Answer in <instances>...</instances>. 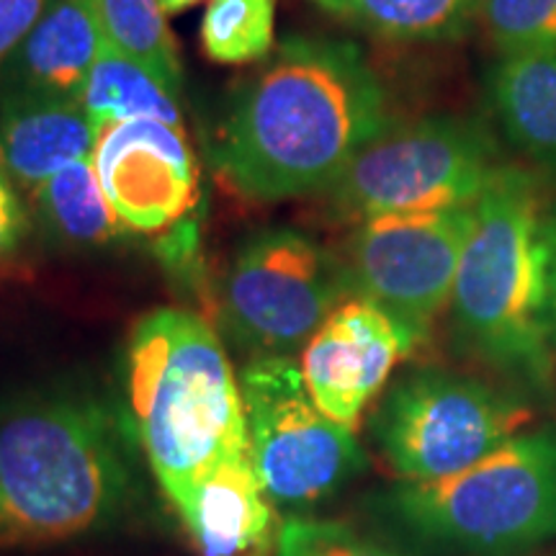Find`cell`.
I'll list each match as a JSON object with an SVG mask.
<instances>
[{"mask_svg":"<svg viewBox=\"0 0 556 556\" xmlns=\"http://www.w3.org/2000/svg\"><path fill=\"white\" fill-rule=\"evenodd\" d=\"M26 235V208L21 204L16 186L0 173V263L16 253Z\"/></svg>","mask_w":556,"mask_h":556,"instance_id":"cell-25","label":"cell"},{"mask_svg":"<svg viewBox=\"0 0 556 556\" xmlns=\"http://www.w3.org/2000/svg\"><path fill=\"white\" fill-rule=\"evenodd\" d=\"M546 212L536 173L507 163L477 199L448 302L456 336L471 356L539 392L552 387L556 351Z\"/></svg>","mask_w":556,"mask_h":556,"instance_id":"cell-3","label":"cell"},{"mask_svg":"<svg viewBox=\"0 0 556 556\" xmlns=\"http://www.w3.org/2000/svg\"><path fill=\"white\" fill-rule=\"evenodd\" d=\"M417 343L420 338L397 317L356 296L338 304L319 325L304 345L299 368L317 407L358 433L361 415Z\"/></svg>","mask_w":556,"mask_h":556,"instance_id":"cell-12","label":"cell"},{"mask_svg":"<svg viewBox=\"0 0 556 556\" xmlns=\"http://www.w3.org/2000/svg\"><path fill=\"white\" fill-rule=\"evenodd\" d=\"M101 41L90 0H47L29 37L9 62L11 96L80 101Z\"/></svg>","mask_w":556,"mask_h":556,"instance_id":"cell-14","label":"cell"},{"mask_svg":"<svg viewBox=\"0 0 556 556\" xmlns=\"http://www.w3.org/2000/svg\"><path fill=\"white\" fill-rule=\"evenodd\" d=\"M353 29L405 45L456 41L479 24L482 0H309Z\"/></svg>","mask_w":556,"mask_h":556,"instance_id":"cell-17","label":"cell"},{"mask_svg":"<svg viewBox=\"0 0 556 556\" xmlns=\"http://www.w3.org/2000/svg\"><path fill=\"white\" fill-rule=\"evenodd\" d=\"M37 212L54 235L78 245H99L127 232L109 206L93 155L75 160L34 191Z\"/></svg>","mask_w":556,"mask_h":556,"instance_id":"cell-19","label":"cell"},{"mask_svg":"<svg viewBox=\"0 0 556 556\" xmlns=\"http://www.w3.org/2000/svg\"><path fill=\"white\" fill-rule=\"evenodd\" d=\"M270 556H407L400 548L368 539L338 520L291 518L278 528Z\"/></svg>","mask_w":556,"mask_h":556,"instance_id":"cell-23","label":"cell"},{"mask_svg":"<svg viewBox=\"0 0 556 556\" xmlns=\"http://www.w3.org/2000/svg\"><path fill=\"white\" fill-rule=\"evenodd\" d=\"M479 24L497 58L556 50V0H482Z\"/></svg>","mask_w":556,"mask_h":556,"instance_id":"cell-22","label":"cell"},{"mask_svg":"<svg viewBox=\"0 0 556 556\" xmlns=\"http://www.w3.org/2000/svg\"><path fill=\"white\" fill-rule=\"evenodd\" d=\"M80 106L86 109L96 131L111 124L155 119L184 127L178 99L152 70L101 41L90 75L83 88Z\"/></svg>","mask_w":556,"mask_h":556,"instance_id":"cell-18","label":"cell"},{"mask_svg":"<svg viewBox=\"0 0 556 556\" xmlns=\"http://www.w3.org/2000/svg\"><path fill=\"white\" fill-rule=\"evenodd\" d=\"M129 497L122 428L99 400L50 392L0 407V552L101 531Z\"/></svg>","mask_w":556,"mask_h":556,"instance_id":"cell-2","label":"cell"},{"mask_svg":"<svg viewBox=\"0 0 556 556\" xmlns=\"http://www.w3.org/2000/svg\"><path fill=\"white\" fill-rule=\"evenodd\" d=\"M96 176L127 232L155 235L199 204V165L184 127L137 119L103 127Z\"/></svg>","mask_w":556,"mask_h":556,"instance_id":"cell-11","label":"cell"},{"mask_svg":"<svg viewBox=\"0 0 556 556\" xmlns=\"http://www.w3.org/2000/svg\"><path fill=\"white\" fill-rule=\"evenodd\" d=\"M345 268L294 229L255 235L222 283V317L229 336L258 356H289L343 304Z\"/></svg>","mask_w":556,"mask_h":556,"instance_id":"cell-9","label":"cell"},{"mask_svg":"<svg viewBox=\"0 0 556 556\" xmlns=\"http://www.w3.org/2000/svg\"><path fill=\"white\" fill-rule=\"evenodd\" d=\"M531 407L484 381L420 368L387 392L374 438L402 482H433L469 469L528 428Z\"/></svg>","mask_w":556,"mask_h":556,"instance_id":"cell-7","label":"cell"},{"mask_svg":"<svg viewBox=\"0 0 556 556\" xmlns=\"http://www.w3.org/2000/svg\"><path fill=\"white\" fill-rule=\"evenodd\" d=\"M160 9L165 11V16H176V13H184L193 9V5L204 3V0H157Z\"/></svg>","mask_w":556,"mask_h":556,"instance_id":"cell-27","label":"cell"},{"mask_svg":"<svg viewBox=\"0 0 556 556\" xmlns=\"http://www.w3.org/2000/svg\"><path fill=\"white\" fill-rule=\"evenodd\" d=\"M387 510L420 544L503 556L556 539V428L520 430L458 475L400 482Z\"/></svg>","mask_w":556,"mask_h":556,"instance_id":"cell-5","label":"cell"},{"mask_svg":"<svg viewBox=\"0 0 556 556\" xmlns=\"http://www.w3.org/2000/svg\"><path fill=\"white\" fill-rule=\"evenodd\" d=\"M387 127L384 86L356 45L289 37L238 93L212 163L250 199L309 197Z\"/></svg>","mask_w":556,"mask_h":556,"instance_id":"cell-1","label":"cell"},{"mask_svg":"<svg viewBox=\"0 0 556 556\" xmlns=\"http://www.w3.org/2000/svg\"><path fill=\"white\" fill-rule=\"evenodd\" d=\"M127 394L139 446L173 505L206 471L245 454V405L214 330L186 309L137 323L127 353Z\"/></svg>","mask_w":556,"mask_h":556,"instance_id":"cell-4","label":"cell"},{"mask_svg":"<svg viewBox=\"0 0 556 556\" xmlns=\"http://www.w3.org/2000/svg\"><path fill=\"white\" fill-rule=\"evenodd\" d=\"M471 219L475 206L358 222L348 250V287L422 340L448 307Z\"/></svg>","mask_w":556,"mask_h":556,"instance_id":"cell-10","label":"cell"},{"mask_svg":"<svg viewBox=\"0 0 556 556\" xmlns=\"http://www.w3.org/2000/svg\"><path fill=\"white\" fill-rule=\"evenodd\" d=\"M546 253H548V325H552V340L556 348V208L546 212Z\"/></svg>","mask_w":556,"mask_h":556,"instance_id":"cell-26","label":"cell"},{"mask_svg":"<svg viewBox=\"0 0 556 556\" xmlns=\"http://www.w3.org/2000/svg\"><path fill=\"white\" fill-rule=\"evenodd\" d=\"M276 41V0H208L201 47L217 65H250L268 58Z\"/></svg>","mask_w":556,"mask_h":556,"instance_id":"cell-21","label":"cell"},{"mask_svg":"<svg viewBox=\"0 0 556 556\" xmlns=\"http://www.w3.org/2000/svg\"><path fill=\"white\" fill-rule=\"evenodd\" d=\"M47 0H0V65L29 37Z\"/></svg>","mask_w":556,"mask_h":556,"instance_id":"cell-24","label":"cell"},{"mask_svg":"<svg viewBox=\"0 0 556 556\" xmlns=\"http://www.w3.org/2000/svg\"><path fill=\"white\" fill-rule=\"evenodd\" d=\"M270 503L245 451L206 471L176 510L201 556H255L276 544L281 528Z\"/></svg>","mask_w":556,"mask_h":556,"instance_id":"cell-13","label":"cell"},{"mask_svg":"<svg viewBox=\"0 0 556 556\" xmlns=\"http://www.w3.org/2000/svg\"><path fill=\"white\" fill-rule=\"evenodd\" d=\"M505 165L495 135L482 122L433 114L389 124L328 193L340 217L353 222L475 206Z\"/></svg>","mask_w":556,"mask_h":556,"instance_id":"cell-6","label":"cell"},{"mask_svg":"<svg viewBox=\"0 0 556 556\" xmlns=\"http://www.w3.org/2000/svg\"><path fill=\"white\" fill-rule=\"evenodd\" d=\"M99 18L103 41L137 60L165 83L178 99L184 86V67L157 0H90Z\"/></svg>","mask_w":556,"mask_h":556,"instance_id":"cell-20","label":"cell"},{"mask_svg":"<svg viewBox=\"0 0 556 556\" xmlns=\"http://www.w3.org/2000/svg\"><path fill=\"white\" fill-rule=\"evenodd\" d=\"M240 392L250 458L274 503H319L366 467L356 433L317 407L302 368L289 356L250 361Z\"/></svg>","mask_w":556,"mask_h":556,"instance_id":"cell-8","label":"cell"},{"mask_svg":"<svg viewBox=\"0 0 556 556\" xmlns=\"http://www.w3.org/2000/svg\"><path fill=\"white\" fill-rule=\"evenodd\" d=\"M486 93L507 144L556 178V50L497 58Z\"/></svg>","mask_w":556,"mask_h":556,"instance_id":"cell-16","label":"cell"},{"mask_svg":"<svg viewBox=\"0 0 556 556\" xmlns=\"http://www.w3.org/2000/svg\"><path fill=\"white\" fill-rule=\"evenodd\" d=\"M96 139L80 101L11 96L0 111V173L34 193L65 165L93 155Z\"/></svg>","mask_w":556,"mask_h":556,"instance_id":"cell-15","label":"cell"}]
</instances>
